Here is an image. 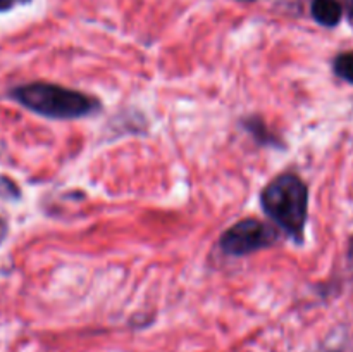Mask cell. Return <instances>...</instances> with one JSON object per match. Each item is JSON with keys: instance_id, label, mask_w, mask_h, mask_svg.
I'll use <instances>...</instances> for the list:
<instances>
[{"instance_id": "6da1fadb", "label": "cell", "mask_w": 353, "mask_h": 352, "mask_svg": "<svg viewBox=\"0 0 353 352\" xmlns=\"http://www.w3.org/2000/svg\"><path fill=\"white\" fill-rule=\"evenodd\" d=\"M262 211L293 242L302 244L309 214V188L300 176L283 173L261 192Z\"/></svg>"}, {"instance_id": "7a4b0ae2", "label": "cell", "mask_w": 353, "mask_h": 352, "mask_svg": "<svg viewBox=\"0 0 353 352\" xmlns=\"http://www.w3.org/2000/svg\"><path fill=\"white\" fill-rule=\"evenodd\" d=\"M10 95L21 106L48 119H78L100 109L95 97L54 83H28L14 88Z\"/></svg>"}, {"instance_id": "3957f363", "label": "cell", "mask_w": 353, "mask_h": 352, "mask_svg": "<svg viewBox=\"0 0 353 352\" xmlns=\"http://www.w3.org/2000/svg\"><path fill=\"white\" fill-rule=\"evenodd\" d=\"M278 238V230L274 226L257 217H245L221 235L219 247L224 254L241 257L272 247Z\"/></svg>"}, {"instance_id": "277c9868", "label": "cell", "mask_w": 353, "mask_h": 352, "mask_svg": "<svg viewBox=\"0 0 353 352\" xmlns=\"http://www.w3.org/2000/svg\"><path fill=\"white\" fill-rule=\"evenodd\" d=\"M343 16V7L338 0H312V17L327 28L336 26Z\"/></svg>"}, {"instance_id": "5b68a950", "label": "cell", "mask_w": 353, "mask_h": 352, "mask_svg": "<svg viewBox=\"0 0 353 352\" xmlns=\"http://www.w3.org/2000/svg\"><path fill=\"white\" fill-rule=\"evenodd\" d=\"M243 126L247 128V130L250 131L255 138H257L259 144L279 145V141L276 140V137L271 133V131H269V128L265 126L264 119H261V117H257V116L247 117V119H243Z\"/></svg>"}, {"instance_id": "8992f818", "label": "cell", "mask_w": 353, "mask_h": 352, "mask_svg": "<svg viewBox=\"0 0 353 352\" xmlns=\"http://www.w3.org/2000/svg\"><path fill=\"white\" fill-rule=\"evenodd\" d=\"M333 69L338 78L353 83V52H343L336 55L333 62Z\"/></svg>"}, {"instance_id": "52a82bcc", "label": "cell", "mask_w": 353, "mask_h": 352, "mask_svg": "<svg viewBox=\"0 0 353 352\" xmlns=\"http://www.w3.org/2000/svg\"><path fill=\"white\" fill-rule=\"evenodd\" d=\"M345 3H347L348 16H350V19H353V0H345Z\"/></svg>"}, {"instance_id": "ba28073f", "label": "cell", "mask_w": 353, "mask_h": 352, "mask_svg": "<svg viewBox=\"0 0 353 352\" xmlns=\"http://www.w3.org/2000/svg\"><path fill=\"white\" fill-rule=\"evenodd\" d=\"M6 2H7V3H10V2H12V0H6Z\"/></svg>"}]
</instances>
